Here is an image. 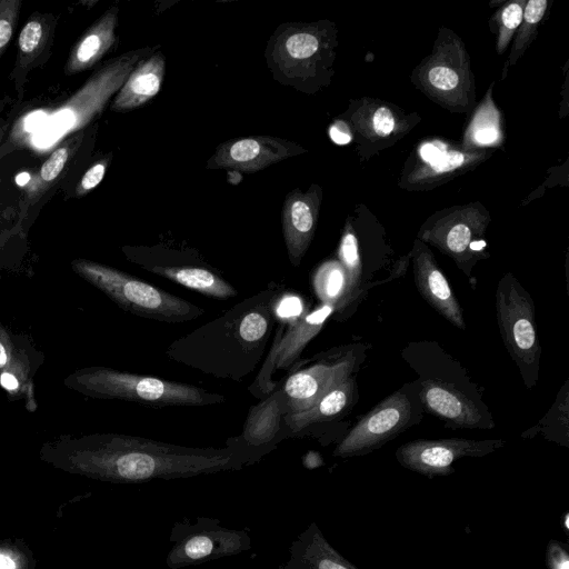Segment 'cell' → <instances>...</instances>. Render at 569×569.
Listing matches in <instances>:
<instances>
[{
    "instance_id": "6da1fadb",
    "label": "cell",
    "mask_w": 569,
    "mask_h": 569,
    "mask_svg": "<svg viewBox=\"0 0 569 569\" xmlns=\"http://www.w3.org/2000/svg\"><path fill=\"white\" fill-rule=\"evenodd\" d=\"M40 458L63 471L114 483L190 478L250 465L231 447H187L112 432L59 436L43 442Z\"/></svg>"
},
{
    "instance_id": "7a4b0ae2",
    "label": "cell",
    "mask_w": 569,
    "mask_h": 569,
    "mask_svg": "<svg viewBox=\"0 0 569 569\" xmlns=\"http://www.w3.org/2000/svg\"><path fill=\"white\" fill-rule=\"evenodd\" d=\"M282 293L280 286L269 283L172 341L166 357L217 379L244 380L262 360Z\"/></svg>"
},
{
    "instance_id": "3957f363",
    "label": "cell",
    "mask_w": 569,
    "mask_h": 569,
    "mask_svg": "<svg viewBox=\"0 0 569 569\" xmlns=\"http://www.w3.org/2000/svg\"><path fill=\"white\" fill-rule=\"evenodd\" d=\"M158 47L136 49L107 61L62 104L22 116L11 130L10 141L34 150L58 146L98 117L134 67Z\"/></svg>"
},
{
    "instance_id": "277c9868",
    "label": "cell",
    "mask_w": 569,
    "mask_h": 569,
    "mask_svg": "<svg viewBox=\"0 0 569 569\" xmlns=\"http://www.w3.org/2000/svg\"><path fill=\"white\" fill-rule=\"evenodd\" d=\"M63 385L89 398L150 407L211 406L226 401L224 396L193 385L101 366L79 368L64 378Z\"/></svg>"
},
{
    "instance_id": "5b68a950",
    "label": "cell",
    "mask_w": 569,
    "mask_h": 569,
    "mask_svg": "<svg viewBox=\"0 0 569 569\" xmlns=\"http://www.w3.org/2000/svg\"><path fill=\"white\" fill-rule=\"evenodd\" d=\"M71 269L132 315L161 322L179 323L194 320L204 313L203 308L181 297L100 262L78 258L71 261Z\"/></svg>"
},
{
    "instance_id": "8992f818",
    "label": "cell",
    "mask_w": 569,
    "mask_h": 569,
    "mask_svg": "<svg viewBox=\"0 0 569 569\" xmlns=\"http://www.w3.org/2000/svg\"><path fill=\"white\" fill-rule=\"evenodd\" d=\"M498 327L507 348L528 388L538 379L541 348L537 337L535 305L519 281L506 273L496 291Z\"/></svg>"
},
{
    "instance_id": "52a82bcc",
    "label": "cell",
    "mask_w": 569,
    "mask_h": 569,
    "mask_svg": "<svg viewBox=\"0 0 569 569\" xmlns=\"http://www.w3.org/2000/svg\"><path fill=\"white\" fill-rule=\"evenodd\" d=\"M166 565L181 569L207 561L236 556L251 549L252 542L246 530L221 526L218 518L198 516L194 522L189 518L176 521L171 528Z\"/></svg>"
},
{
    "instance_id": "ba28073f",
    "label": "cell",
    "mask_w": 569,
    "mask_h": 569,
    "mask_svg": "<svg viewBox=\"0 0 569 569\" xmlns=\"http://www.w3.org/2000/svg\"><path fill=\"white\" fill-rule=\"evenodd\" d=\"M126 258L142 269L207 297L227 300L238 295L219 272L192 250L178 251L163 246H126Z\"/></svg>"
},
{
    "instance_id": "9c48e42d",
    "label": "cell",
    "mask_w": 569,
    "mask_h": 569,
    "mask_svg": "<svg viewBox=\"0 0 569 569\" xmlns=\"http://www.w3.org/2000/svg\"><path fill=\"white\" fill-rule=\"evenodd\" d=\"M321 39L312 27L287 22L277 27L264 51L272 78L279 83L299 90L311 79Z\"/></svg>"
},
{
    "instance_id": "30bf717a",
    "label": "cell",
    "mask_w": 569,
    "mask_h": 569,
    "mask_svg": "<svg viewBox=\"0 0 569 569\" xmlns=\"http://www.w3.org/2000/svg\"><path fill=\"white\" fill-rule=\"evenodd\" d=\"M335 312L333 305L321 303L318 308L298 316L288 325L287 331H284V325L280 323L270 352L257 379L249 387V391L254 397L262 398L274 390L278 383L272 381L273 371L291 369L309 341L318 335L325 322Z\"/></svg>"
},
{
    "instance_id": "8fae6325",
    "label": "cell",
    "mask_w": 569,
    "mask_h": 569,
    "mask_svg": "<svg viewBox=\"0 0 569 569\" xmlns=\"http://www.w3.org/2000/svg\"><path fill=\"white\" fill-rule=\"evenodd\" d=\"M503 446L502 439H419L400 446L396 451V458L402 467L433 478L453 473L452 465L459 459L483 457Z\"/></svg>"
},
{
    "instance_id": "7c38bea8",
    "label": "cell",
    "mask_w": 569,
    "mask_h": 569,
    "mask_svg": "<svg viewBox=\"0 0 569 569\" xmlns=\"http://www.w3.org/2000/svg\"><path fill=\"white\" fill-rule=\"evenodd\" d=\"M43 363L44 353L28 335L0 322V387L10 401L22 400L29 412L38 409L34 377Z\"/></svg>"
},
{
    "instance_id": "4fadbf2b",
    "label": "cell",
    "mask_w": 569,
    "mask_h": 569,
    "mask_svg": "<svg viewBox=\"0 0 569 569\" xmlns=\"http://www.w3.org/2000/svg\"><path fill=\"white\" fill-rule=\"evenodd\" d=\"M411 413V402L406 395H391L356 423L332 455L349 458L380 448L408 427Z\"/></svg>"
},
{
    "instance_id": "5bb4252c",
    "label": "cell",
    "mask_w": 569,
    "mask_h": 569,
    "mask_svg": "<svg viewBox=\"0 0 569 569\" xmlns=\"http://www.w3.org/2000/svg\"><path fill=\"white\" fill-rule=\"evenodd\" d=\"M357 360L355 352L349 351L328 356L307 368L292 371L282 386L288 413L310 408L332 388L351 377Z\"/></svg>"
},
{
    "instance_id": "9a60e30c",
    "label": "cell",
    "mask_w": 569,
    "mask_h": 569,
    "mask_svg": "<svg viewBox=\"0 0 569 569\" xmlns=\"http://www.w3.org/2000/svg\"><path fill=\"white\" fill-rule=\"evenodd\" d=\"M303 152V149L281 138L252 136L220 143L208 159L209 169L257 172L267 167Z\"/></svg>"
},
{
    "instance_id": "2e32d148",
    "label": "cell",
    "mask_w": 569,
    "mask_h": 569,
    "mask_svg": "<svg viewBox=\"0 0 569 569\" xmlns=\"http://www.w3.org/2000/svg\"><path fill=\"white\" fill-rule=\"evenodd\" d=\"M288 412L282 387L277 386L263 400L249 409L241 435L228 439L227 447L240 450L250 465L258 462L281 440V422Z\"/></svg>"
},
{
    "instance_id": "e0dca14e",
    "label": "cell",
    "mask_w": 569,
    "mask_h": 569,
    "mask_svg": "<svg viewBox=\"0 0 569 569\" xmlns=\"http://www.w3.org/2000/svg\"><path fill=\"white\" fill-rule=\"evenodd\" d=\"M316 193L290 191L281 211V224L290 263L298 267L312 240L317 221Z\"/></svg>"
},
{
    "instance_id": "ac0fdd59",
    "label": "cell",
    "mask_w": 569,
    "mask_h": 569,
    "mask_svg": "<svg viewBox=\"0 0 569 569\" xmlns=\"http://www.w3.org/2000/svg\"><path fill=\"white\" fill-rule=\"evenodd\" d=\"M413 277L418 291L423 299L451 325L466 328L462 309L428 250H417L413 254Z\"/></svg>"
},
{
    "instance_id": "d6986e66",
    "label": "cell",
    "mask_w": 569,
    "mask_h": 569,
    "mask_svg": "<svg viewBox=\"0 0 569 569\" xmlns=\"http://www.w3.org/2000/svg\"><path fill=\"white\" fill-rule=\"evenodd\" d=\"M420 400L432 415L465 428H492L493 422L465 395L448 383H421Z\"/></svg>"
},
{
    "instance_id": "ffe728a7",
    "label": "cell",
    "mask_w": 569,
    "mask_h": 569,
    "mask_svg": "<svg viewBox=\"0 0 569 569\" xmlns=\"http://www.w3.org/2000/svg\"><path fill=\"white\" fill-rule=\"evenodd\" d=\"M166 73V58L161 51L141 60L126 79L110 104L117 112L142 107L158 94Z\"/></svg>"
},
{
    "instance_id": "44dd1931",
    "label": "cell",
    "mask_w": 569,
    "mask_h": 569,
    "mask_svg": "<svg viewBox=\"0 0 569 569\" xmlns=\"http://www.w3.org/2000/svg\"><path fill=\"white\" fill-rule=\"evenodd\" d=\"M278 569H359L325 538L311 522L289 547V558Z\"/></svg>"
},
{
    "instance_id": "7402d4cb",
    "label": "cell",
    "mask_w": 569,
    "mask_h": 569,
    "mask_svg": "<svg viewBox=\"0 0 569 569\" xmlns=\"http://www.w3.org/2000/svg\"><path fill=\"white\" fill-rule=\"evenodd\" d=\"M119 8L110 7L71 49L64 71L74 74L92 68L114 44Z\"/></svg>"
},
{
    "instance_id": "603a6c76",
    "label": "cell",
    "mask_w": 569,
    "mask_h": 569,
    "mask_svg": "<svg viewBox=\"0 0 569 569\" xmlns=\"http://www.w3.org/2000/svg\"><path fill=\"white\" fill-rule=\"evenodd\" d=\"M56 17L49 13H32L22 27L18 38V52L12 77L16 87L44 58L53 39Z\"/></svg>"
},
{
    "instance_id": "cb8c5ba5",
    "label": "cell",
    "mask_w": 569,
    "mask_h": 569,
    "mask_svg": "<svg viewBox=\"0 0 569 569\" xmlns=\"http://www.w3.org/2000/svg\"><path fill=\"white\" fill-rule=\"evenodd\" d=\"M356 389L353 377H349L310 408L300 412L287 413L283 417V423L291 433L297 435L312 425L332 420L350 408L355 400Z\"/></svg>"
},
{
    "instance_id": "d4e9b609",
    "label": "cell",
    "mask_w": 569,
    "mask_h": 569,
    "mask_svg": "<svg viewBox=\"0 0 569 569\" xmlns=\"http://www.w3.org/2000/svg\"><path fill=\"white\" fill-rule=\"evenodd\" d=\"M313 291L321 303L336 307V315L341 316L348 296V278L340 262L327 261L319 266L312 276Z\"/></svg>"
},
{
    "instance_id": "484cf974",
    "label": "cell",
    "mask_w": 569,
    "mask_h": 569,
    "mask_svg": "<svg viewBox=\"0 0 569 569\" xmlns=\"http://www.w3.org/2000/svg\"><path fill=\"white\" fill-rule=\"evenodd\" d=\"M71 143L66 142L58 146L42 163L38 172L24 186L23 212L33 206L52 187L54 181L63 171L70 153Z\"/></svg>"
},
{
    "instance_id": "4316f807",
    "label": "cell",
    "mask_w": 569,
    "mask_h": 569,
    "mask_svg": "<svg viewBox=\"0 0 569 569\" xmlns=\"http://www.w3.org/2000/svg\"><path fill=\"white\" fill-rule=\"evenodd\" d=\"M339 258L348 278V296L345 311L356 300L362 279L357 238L352 232L345 233L339 248Z\"/></svg>"
},
{
    "instance_id": "83f0119b",
    "label": "cell",
    "mask_w": 569,
    "mask_h": 569,
    "mask_svg": "<svg viewBox=\"0 0 569 569\" xmlns=\"http://www.w3.org/2000/svg\"><path fill=\"white\" fill-rule=\"evenodd\" d=\"M20 10V0H0V58L13 36Z\"/></svg>"
},
{
    "instance_id": "f1b7e54d",
    "label": "cell",
    "mask_w": 569,
    "mask_h": 569,
    "mask_svg": "<svg viewBox=\"0 0 569 569\" xmlns=\"http://www.w3.org/2000/svg\"><path fill=\"white\" fill-rule=\"evenodd\" d=\"M471 240V229L466 223H457L446 232L441 241L445 250L460 262L462 254L473 242Z\"/></svg>"
},
{
    "instance_id": "f546056e",
    "label": "cell",
    "mask_w": 569,
    "mask_h": 569,
    "mask_svg": "<svg viewBox=\"0 0 569 569\" xmlns=\"http://www.w3.org/2000/svg\"><path fill=\"white\" fill-rule=\"evenodd\" d=\"M109 157L101 159L100 161L92 164L82 176L79 183L76 187V196L82 197L94 189L103 179L108 164Z\"/></svg>"
},
{
    "instance_id": "4dcf8cb0",
    "label": "cell",
    "mask_w": 569,
    "mask_h": 569,
    "mask_svg": "<svg viewBox=\"0 0 569 569\" xmlns=\"http://www.w3.org/2000/svg\"><path fill=\"white\" fill-rule=\"evenodd\" d=\"M545 559L547 569H569V545L550 539L546 547Z\"/></svg>"
},
{
    "instance_id": "1f68e13d",
    "label": "cell",
    "mask_w": 569,
    "mask_h": 569,
    "mask_svg": "<svg viewBox=\"0 0 569 569\" xmlns=\"http://www.w3.org/2000/svg\"><path fill=\"white\" fill-rule=\"evenodd\" d=\"M430 83L441 90H450L457 87L459 82L458 74L455 70L447 67H435L428 74Z\"/></svg>"
},
{
    "instance_id": "d6a6232c",
    "label": "cell",
    "mask_w": 569,
    "mask_h": 569,
    "mask_svg": "<svg viewBox=\"0 0 569 569\" xmlns=\"http://www.w3.org/2000/svg\"><path fill=\"white\" fill-rule=\"evenodd\" d=\"M27 557L18 548L0 545V569H27Z\"/></svg>"
},
{
    "instance_id": "836d02e7",
    "label": "cell",
    "mask_w": 569,
    "mask_h": 569,
    "mask_svg": "<svg viewBox=\"0 0 569 569\" xmlns=\"http://www.w3.org/2000/svg\"><path fill=\"white\" fill-rule=\"evenodd\" d=\"M463 160L465 157L461 152L455 150L448 151L441 153L440 157L431 163V167L437 173L449 172L461 166Z\"/></svg>"
},
{
    "instance_id": "e575fe53",
    "label": "cell",
    "mask_w": 569,
    "mask_h": 569,
    "mask_svg": "<svg viewBox=\"0 0 569 569\" xmlns=\"http://www.w3.org/2000/svg\"><path fill=\"white\" fill-rule=\"evenodd\" d=\"M395 127V120L391 111L386 107H380L373 114V128L377 134L388 136Z\"/></svg>"
},
{
    "instance_id": "d590c367",
    "label": "cell",
    "mask_w": 569,
    "mask_h": 569,
    "mask_svg": "<svg viewBox=\"0 0 569 569\" xmlns=\"http://www.w3.org/2000/svg\"><path fill=\"white\" fill-rule=\"evenodd\" d=\"M522 8L519 3H510L502 12V24L507 30H515L522 20Z\"/></svg>"
},
{
    "instance_id": "8d00e7d4",
    "label": "cell",
    "mask_w": 569,
    "mask_h": 569,
    "mask_svg": "<svg viewBox=\"0 0 569 569\" xmlns=\"http://www.w3.org/2000/svg\"><path fill=\"white\" fill-rule=\"evenodd\" d=\"M546 8V0H530L527 2L522 18L527 23L535 24L542 19Z\"/></svg>"
},
{
    "instance_id": "74e56055",
    "label": "cell",
    "mask_w": 569,
    "mask_h": 569,
    "mask_svg": "<svg viewBox=\"0 0 569 569\" xmlns=\"http://www.w3.org/2000/svg\"><path fill=\"white\" fill-rule=\"evenodd\" d=\"M331 140L337 144H347L351 140V134L345 122L338 121L329 130Z\"/></svg>"
},
{
    "instance_id": "f35d334b",
    "label": "cell",
    "mask_w": 569,
    "mask_h": 569,
    "mask_svg": "<svg viewBox=\"0 0 569 569\" xmlns=\"http://www.w3.org/2000/svg\"><path fill=\"white\" fill-rule=\"evenodd\" d=\"M442 152L432 143L425 144L421 148L422 158L428 161L430 164L440 157Z\"/></svg>"
},
{
    "instance_id": "ab89813d",
    "label": "cell",
    "mask_w": 569,
    "mask_h": 569,
    "mask_svg": "<svg viewBox=\"0 0 569 569\" xmlns=\"http://www.w3.org/2000/svg\"><path fill=\"white\" fill-rule=\"evenodd\" d=\"M476 139L481 143H490L497 139V131L492 128H483L476 133Z\"/></svg>"
},
{
    "instance_id": "60d3db41",
    "label": "cell",
    "mask_w": 569,
    "mask_h": 569,
    "mask_svg": "<svg viewBox=\"0 0 569 569\" xmlns=\"http://www.w3.org/2000/svg\"><path fill=\"white\" fill-rule=\"evenodd\" d=\"M302 463L306 468L313 469L322 465V459L318 452L309 451L307 455H305Z\"/></svg>"
},
{
    "instance_id": "b9f144b4",
    "label": "cell",
    "mask_w": 569,
    "mask_h": 569,
    "mask_svg": "<svg viewBox=\"0 0 569 569\" xmlns=\"http://www.w3.org/2000/svg\"><path fill=\"white\" fill-rule=\"evenodd\" d=\"M2 109H3V102L0 101V114H1ZM1 137H2V130H1V127H0V141H1Z\"/></svg>"
}]
</instances>
